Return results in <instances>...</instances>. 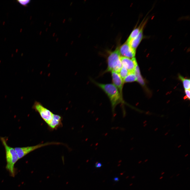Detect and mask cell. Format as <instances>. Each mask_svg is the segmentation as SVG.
Returning <instances> with one entry per match:
<instances>
[{
  "mask_svg": "<svg viewBox=\"0 0 190 190\" xmlns=\"http://www.w3.org/2000/svg\"><path fill=\"white\" fill-rule=\"evenodd\" d=\"M62 119L61 116L54 114L53 120L48 126L52 130L57 129L62 125Z\"/></svg>",
  "mask_w": 190,
  "mask_h": 190,
  "instance_id": "obj_10",
  "label": "cell"
},
{
  "mask_svg": "<svg viewBox=\"0 0 190 190\" xmlns=\"http://www.w3.org/2000/svg\"><path fill=\"white\" fill-rule=\"evenodd\" d=\"M142 32L143 29L141 30L135 37L129 41H126L135 50L139 45L142 38Z\"/></svg>",
  "mask_w": 190,
  "mask_h": 190,
  "instance_id": "obj_9",
  "label": "cell"
},
{
  "mask_svg": "<svg viewBox=\"0 0 190 190\" xmlns=\"http://www.w3.org/2000/svg\"><path fill=\"white\" fill-rule=\"evenodd\" d=\"M141 162H142V161H140V162H139V163H141Z\"/></svg>",
  "mask_w": 190,
  "mask_h": 190,
  "instance_id": "obj_29",
  "label": "cell"
},
{
  "mask_svg": "<svg viewBox=\"0 0 190 190\" xmlns=\"http://www.w3.org/2000/svg\"><path fill=\"white\" fill-rule=\"evenodd\" d=\"M135 28L132 31L127 41H129L135 37L139 34L141 30L143 29V26Z\"/></svg>",
  "mask_w": 190,
  "mask_h": 190,
  "instance_id": "obj_12",
  "label": "cell"
},
{
  "mask_svg": "<svg viewBox=\"0 0 190 190\" xmlns=\"http://www.w3.org/2000/svg\"><path fill=\"white\" fill-rule=\"evenodd\" d=\"M112 81L113 84L118 89L121 96L123 97V88L124 84L123 80L118 73L111 72Z\"/></svg>",
  "mask_w": 190,
  "mask_h": 190,
  "instance_id": "obj_8",
  "label": "cell"
},
{
  "mask_svg": "<svg viewBox=\"0 0 190 190\" xmlns=\"http://www.w3.org/2000/svg\"><path fill=\"white\" fill-rule=\"evenodd\" d=\"M129 73V72L127 69L122 66L118 73L123 80L127 75Z\"/></svg>",
  "mask_w": 190,
  "mask_h": 190,
  "instance_id": "obj_15",
  "label": "cell"
},
{
  "mask_svg": "<svg viewBox=\"0 0 190 190\" xmlns=\"http://www.w3.org/2000/svg\"><path fill=\"white\" fill-rule=\"evenodd\" d=\"M148 160V159H147L145 160V162H146Z\"/></svg>",
  "mask_w": 190,
  "mask_h": 190,
  "instance_id": "obj_24",
  "label": "cell"
},
{
  "mask_svg": "<svg viewBox=\"0 0 190 190\" xmlns=\"http://www.w3.org/2000/svg\"><path fill=\"white\" fill-rule=\"evenodd\" d=\"M120 59L123 67L127 69L129 72H134L136 66L137 65L135 58L131 59L121 56Z\"/></svg>",
  "mask_w": 190,
  "mask_h": 190,
  "instance_id": "obj_7",
  "label": "cell"
},
{
  "mask_svg": "<svg viewBox=\"0 0 190 190\" xmlns=\"http://www.w3.org/2000/svg\"><path fill=\"white\" fill-rule=\"evenodd\" d=\"M91 80L107 95L110 101L113 113H114L115 108L118 104L120 103L123 104L125 103L123 97L121 95L118 89L113 84L102 83L91 79Z\"/></svg>",
  "mask_w": 190,
  "mask_h": 190,
  "instance_id": "obj_1",
  "label": "cell"
},
{
  "mask_svg": "<svg viewBox=\"0 0 190 190\" xmlns=\"http://www.w3.org/2000/svg\"><path fill=\"white\" fill-rule=\"evenodd\" d=\"M134 72L137 78V80L141 84H144V82L140 75V70L137 65L136 66Z\"/></svg>",
  "mask_w": 190,
  "mask_h": 190,
  "instance_id": "obj_13",
  "label": "cell"
},
{
  "mask_svg": "<svg viewBox=\"0 0 190 190\" xmlns=\"http://www.w3.org/2000/svg\"><path fill=\"white\" fill-rule=\"evenodd\" d=\"M60 143L58 142H47L42 144H39L35 146H28L22 147L14 148L19 159L22 158L30 153L41 147L52 144H59Z\"/></svg>",
  "mask_w": 190,
  "mask_h": 190,
  "instance_id": "obj_5",
  "label": "cell"
},
{
  "mask_svg": "<svg viewBox=\"0 0 190 190\" xmlns=\"http://www.w3.org/2000/svg\"><path fill=\"white\" fill-rule=\"evenodd\" d=\"M102 165V164L101 163L97 162L96 163L95 166L96 167L98 168L101 167Z\"/></svg>",
  "mask_w": 190,
  "mask_h": 190,
  "instance_id": "obj_18",
  "label": "cell"
},
{
  "mask_svg": "<svg viewBox=\"0 0 190 190\" xmlns=\"http://www.w3.org/2000/svg\"><path fill=\"white\" fill-rule=\"evenodd\" d=\"M158 129V128H156L155 129L154 131H156Z\"/></svg>",
  "mask_w": 190,
  "mask_h": 190,
  "instance_id": "obj_21",
  "label": "cell"
},
{
  "mask_svg": "<svg viewBox=\"0 0 190 190\" xmlns=\"http://www.w3.org/2000/svg\"><path fill=\"white\" fill-rule=\"evenodd\" d=\"M48 126L52 121L54 114L48 109L45 107L39 102L36 101L32 107Z\"/></svg>",
  "mask_w": 190,
  "mask_h": 190,
  "instance_id": "obj_4",
  "label": "cell"
},
{
  "mask_svg": "<svg viewBox=\"0 0 190 190\" xmlns=\"http://www.w3.org/2000/svg\"><path fill=\"white\" fill-rule=\"evenodd\" d=\"M146 125H147V124H145V125H144L143 126H144V127H145Z\"/></svg>",
  "mask_w": 190,
  "mask_h": 190,
  "instance_id": "obj_23",
  "label": "cell"
},
{
  "mask_svg": "<svg viewBox=\"0 0 190 190\" xmlns=\"http://www.w3.org/2000/svg\"><path fill=\"white\" fill-rule=\"evenodd\" d=\"M120 55L118 48L109 53L107 59V67L102 74L108 72H114L118 73L122 67Z\"/></svg>",
  "mask_w": 190,
  "mask_h": 190,
  "instance_id": "obj_3",
  "label": "cell"
},
{
  "mask_svg": "<svg viewBox=\"0 0 190 190\" xmlns=\"http://www.w3.org/2000/svg\"><path fill=\"white\" fill-rule=\"evenodd\" d=\"M179 78L182 80L184 87L185 89L190 90V80L183 78L181 75L179 76Z\"/></svg>",
  "mask_w": 190,
  "mask_h": 190,
  "instance_id": "obj_14",
  "label": "cell"
},
{
  "mask_svg": "<svg viewBox=\"0 0 190 190\" xmlns=\"http://www.w3.org/2000/svg\"><path fill=\"white\" fill-rule=\"evenodd\" d=\"M181 146V145H179L178 146V148H179Z\"/></svg>",
  "mask_w": 190,
  "mask_h": 190,
  "instance_id": "obj_26",
  "label": "cell"
},
{
  "mask_svg": "<svg viewBox=\"0 0 190 190\" xmlns=\"http://www.w3.org/2000/svg\"><path fill=\"white\" fill-rule=\"evenodd\" d=\"M179 175V174L177 175V176H178Z\"/></svg>",
  "mask_w": 190,
  "mask_h": 190,
  "instance_id": "obj_30",
  "label": "cell"
},
{
  "mask_svg": "<svg viewBox=\"0 0 190 190\" xmlns=\"http://www.w3.org/2000/svg\"><path fill=\"white\" fill-rule=\"evenodd\" d=\"M118 49L121 56L132 58L135 55L136 50L131 47L127 41L118 48Z\"/></svg>",
  "mask_w": 190,
  "mask_h": 190,
  "instance_id": "obj_6",
  "label": "cell"
},
{
  "mask_svg": "<svg viewBox=\"0 0 190 190\" xmlns=\"http://www.w3.org/2000/svg\"><path fill=\"white\" fill-rule=\"evenodd\" d=\"M0 140L4 146L6 153L7 162L6 169L12 177L15 175L14 165L19 159L14 148L9 146L7 143V139L5 137H1Z\"/></svg>",
  "mask_w": 190,
  "mask_h": 190,
  "instance_id": "obj_2",
  "label": "cell"
},
{
  "mask_svg": "<svg viewBox=\"0 0 190 190\" xmlns=\"http://www.w3.org/2000/svg\"><path fill=\"white\" fill-rule=\"evenodd\" d=\"M163 177H162H162H160V178L159 179H161L162 178H163Z\"/></svg>",
  "mask_w": 190,
  "mask_h": 190,
  "instance_id": "obj_22",
  "label": "cell"
},
{
  "mask_svg": "<svg viewBox=\"0 0 190 190\" xmlns=\"http://www.w3.org/2000/svg\"><path fill=\"white\" fill-rule=\"evenodd\" d=\"M137 80V78L134 72H129L127 75L123 80L124 84L132 82Z\"/></svg>",
  "mask_w": 190,
  "mask_h": 190,
  "instance_id": "obj_11",
  "label": "cell"
},
{
  "mask_svg": "<svg viewBox=\"0 0 190 190\" xmlns=\"http://www.w3.org/2000/svg\"><path fill=\"white\" fill-rule=\"evenodd\" d=\"M188 155V154H187L186 155H185V157H186Z\"/></svg>",
  "mask_w": 190,
  "mask_h": 190,
  "instance_id": "obj_27",
  "label": "cell"
},
{
  "mask_svg": "<svg viewBox=\"0 0 190 190\" xmlns=\"http://www.w3.org/2000/svg\"><path fill=\"white\" fill-rule=\"evenodd\" d=\"M20 4L24 6H26L30 2L29 0H18L17 1Z\"/></svg>",
  "mask_w": 190,
  "mask_h": 190,
  "instance_id": "obj_16",
  "label": "cell"
},
{
  "mask_svg": "<svg viewBox=\"0 0 190 190\" xmlns=\"http://www.w3.org/2000/svg\"><path fill=\"white\" fill-rule=\"evenodd\" d=\"M147 122V121L146 120H145L144 122H143V124H144L145 123Z\"/></svg>",
  "mask_w": 190,
  "mask_h": 190,
  "instance_id": "obj_20",
  "label": "cell"
},
{
  "mask_svg": "<svg viewBox=\"0 0 190 190\" xmlns=\"http://www.w3.org/2000/svg\"><path fill=\"white\" fill-rule=\"evenodd\" d=\"M185 91L186 94V96L184 97V99L188 98L189 99H190V90L185 89Z\"/></svg>",
  "mask_w": 190,
  "mask_h": 190,
  "instance_id": "obj_17",
  "label": "cell"
},
{
  "mask_svg": "<svg viewBox=\"0 0 190 190\" xmlns=\"http://www.w3.org/2000/svg\"><path fill=\"white\" fill-rule=\"evenodd\" d=\"M114 179L115 181H117L118 180V178L117 177L115 178Z\"/></svg>",
  "mask_w": 190,
  "mask_h": 190,
  "instance_id": "obj_19",
  "label": "cell"
},
{
  "mask_svg": "<svg viewBox=\"0 0 190 190\" xmlns=\"http://www.w3.org/2000/svg\"><path fill=\"white\" fill-rule=\"evenodd\" d=\"M168 134V132L166 133L165 134V135H166Z\"/></svg>",
  "mask_w": 190,
  "mask_h": 190,
  "instance_id": "obj_25",
  "label": "cell"
},
{
  "mask_svg": "<svg viewBox=\"0 0 190 190\" xmlns=\"http://www.w3.org/2000/svg\"><path fill=\"white\" fill-rule=\"evenodd\" d=\"M164 173H165L164 172H162L161 174V175H162L163 174H164Z\"/></svg>",
  "mask_w": 190,
  "mask_h": 190,
  "instance_id": "obj_28",
  "label": "cell"
}]
</instances>
